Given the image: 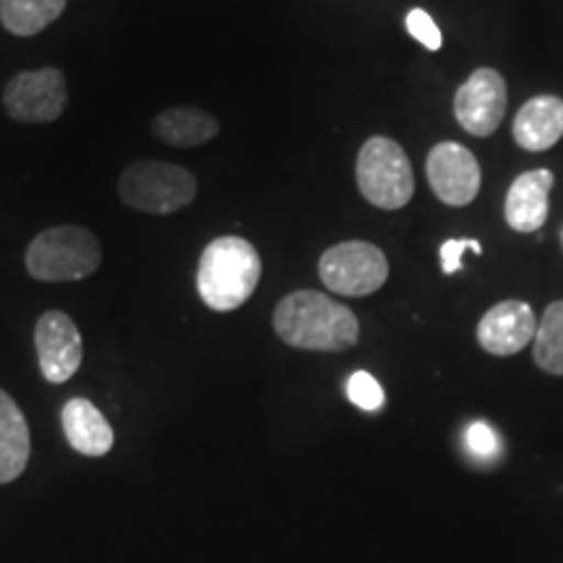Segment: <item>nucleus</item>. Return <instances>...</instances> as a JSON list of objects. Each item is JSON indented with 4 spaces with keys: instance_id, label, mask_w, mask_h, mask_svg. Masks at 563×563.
<instances>
[{
    "instance_id": "f257e3e1",
    "label": "nucleus",
    "mask_w": 563,
    "mask_h": 563,
    "mask_svg": "<svg viewBox=\"0 0 563 563\" xmlns=\"http://www.w3.org/2000/svg\"><path fill=\"white\" fill-rule=\"evenodd\" d=\"M274 332L295 350L342 352L361 340V323L347 306L316 290H295L274 311Z\"/></svg>"
},
{
    "instance_id": "f03ea898",
    "label": "nucleus",
    "mask_w": 563,
    "mask_h": 563,
    "mask_svg": "<svg viewBox=\"0 0 563 563\" xmlns=\"http://www.w3.org/2000/svg\"><path fill=\"white\" fill-rule=\"evenodd\" d=\"M262 269V256L245 238H214L199 258L196 290L211 311H238L256 292Z\"/></svg>"
},
{
    "instance_id": "7ed1b4c3",
    "label": "nucleus",
    "mask_w": 563,
    "mask_h": 563,
    "mask_svg": "<svg viewBox=\"0 0 563 563\" xmlns=\"http://www.w3.org/2000/svg\"><path fill=\"white\" fill-rule=\"evenodd\" d=\"M24 262L37 282H81L100 269L102 245L81 224H58L34 238Z\"/></svg>"
},
{
    "instance_id": "20e7f679",
    "label": "nucleus",
    "mask_w": 563,
    "mask_h": 563,
    "mask_svg": "<svg viewBox=\"0 0 563 563\" xmlns=\"http://www.w3.org/2000/svg\"><path fill=\"white\" fill-rule=\"evenodd\" d=\"M196 175L180 165L141 159L129 165L118 180V196L129 209L144 214H175L196 199Z\"/></svg>"
},
{
    "instance_id": "39448f33",
    "label": "nucleus",
    "mask_w": 563,
    "mask_h": 563,
    "mask_svg": "<svg viewBox=\"0 0 563 563\" xmlns=\"http://www.w3.org/2000/svg\"><path fill=\"white\" fill-rule=\"evenodd\" d=\"M355 175L363 199L378 209H402L415 194L410 157L394 139L373 136L365 141L357 154Z\"/></svg>"
},
{
    "instance_id": "423d86ee",
    "label": "nucleus",
    "mask_w": 563,
    "mask_h": 563,
    "mask_svg": "<svg viewBox=\"0 0 563 563\" xmlns=\"http://www.w3.org/2000/svg\"><path fill=\"white\" fill-rule=\"evenodd\" d=\"M319 277L334 295L365 298L389 279V262L378 245L365 241L336 243L321 256Z\"/></svg>"
},
{
    "instance_id": "0eeeda50",
    "label": "nucleus",
    "mask_w": 563,
    "mask_h": 563,
    "mask_svg": "<svg viewBox=\"0 0 563 563\" xmlns=\"http://www.w3.org/2000/svg\"><path fill=\"white\" fill-rule=\"evenodd\" d=\"M66 76L58 68L24 70L3 89V108L19 123H55L66 112Z\"/></svg>"
},
{
    "instance_id": "6e6552de",
    "label": "nucleus",
    "mask_w": 563,
    "mask_h": 563,
    "mask_svg": "<svg viewBox=\"0 0 563 563\" xmlns=\"http://www.w3.org/2000/svg\"><path fill=\"white\" fill-rule=\"evenodd\" d=\"M426 175L431 191L449 207H467L481 194V162L456 141H441L433 146L426 162Z\"/></svg>"
},
{
    "instance_id": "1a4fd4ad",
    "label": "nucleus",
    "mask_w": 563,
    "mask_h": 563,
    "mask_svg": "<svg viewBox=\"0 0 563 563\" xmlns=\"http://www.w3.org/2000/svg\"><path fill=\"white\" fill-rule=\"evenodd\" d=\"M506 81L498 70L477 68L467 81L456 89L454 115L460 125L473 136H490L498 131L506 115Z\"/></svg>"
},
{
    "instance_id": "9d476101",
    "label": "nucleus",
    "mask_w": 563,
    "mask_h": 563,
    "mask_svg": "<svg viewBox=\"0 0 563 563\" xmlns=\"http://www.w3.org/2000/svg\"><path fill=\"white\" fill-rule=\"evenodd\" d=\"M34 347L42 376L51 384H66L84 361L81 332L63 311H47L34 327Z\"/></svg>"
},
{
    "instance_id": "9b49d317",
    "label": "nucleus",
    "mask_w": 563,
    "mask_h": 563,
    "mask_svg": "<svg viewBox=\"0 0 563 563\" xmlns=\"http://www.w3.org/2000/svg\"><path fill=\"white\" fill-rule=\"evenodd\" d=\"M538 332V316L522 300H504L493 306L477 323V342L485 352L509 357L530 347Z\"/></svg>"
},
{
    "instance_id": "f8f14e48",
    "label": "nucleus",
    "mask_w": 563,
    "mask_h": 563,
    "mask_svg": "<svg viewBox=\"0 0 563 563\" xmlns=\"http://www.w3.org/2000/svg\"><path fill=\"white\" fill-rule=\"evenodd\" d=\"M551 170H530L519 175L506 194V222L517 232H534L548 220V196L553 188Z\"/></svg>"
},
{
    "instance_id": "ddd939ff",
    "label": "nucleus",
    "mask_w": 563,
    "mask_h": 563,
    "mask_svg": "<svg viewBox=\"0 0 563 563\" xmlns=\"http://www.w3.org/2000/svg\"><path fill=\"white\" fill-rule=\"evenodd\" d=\"M563 136V100L553 95L532 97L514 118V141L527 152H545Z\"/></svg>"
},
{
    "instance_id": "4468645a",
    "label": "nucleus",
    "mask_w": 563,
    "mask_h": 563,
    "mask_svg": "<svg viewBox=\"0 0 563 563\" xmlns=\"http://www.w3.org/2000/svg\"><path fill=\"white\" fill-rule=\"evenodd\" d=\"M60 420L74 452L84 456H104L115 443V433H112L108 418L89 399H68L60 412Z\"/></svg>"
},
{
    "instance_id": "2eb2a0df",
    "label": "nucleus",
    "mask_w": 563,
    "mask_h": 563,
    "mask_svg": "<svg viewBox=\"0 0 563 563\" xmlns=\"http://www.w3.org/2000/svg\"><path fill=\"white\" fill-rule=\"evenodd\" d=\"M32 454L30 426L11 394L0 389V485L16 481Z\"/></svg>"
},
{
    "instance_id": "dca6fc26",
    "label": "nucleus",
    "mask_w": 563,
    "mask_h": 563,
    "mask_svg": "<svg viewBox=\"0 0 563 563\" xmlns=\"http://www.w3.org/2000/svg\"><path fill=\"white\" fill-rule=\"evenodd\" d=\"M152 133L162 144L178 146V150H194V146L209 144L220 133V123L207 110L199 108H170L159 112L152 121Z\"/></svg>"
},
{
    "instance_id": "f3484780",
    "label": "nucleus",
    "mask_w": 563,
    "mask_h": 563,
    "mask_svg": "<svg viewBox=\"0 0 563 563\" xmlns=\"http://www.w3.org/2000/svg\"><path fill=\"white\" fill-rule=\"evenodd\" d=\"M66 11V0H0V24L16 37H32Z\"/></svg>"
},
{
    "instance_id": "a211bd4d",
    "label": "nucleus",
    "mask_w": 563,
    "mask_h": 563,
    "mask_svg": "<svg viewBox=\"0 0 563 563\" xmlns=\"http://www.w3.org/2000/svg\"><path fill=\"white\" fill-rule=\"evenodd\" d=\"M532 355L538 368L551 373V376H563V300L551 302L545 308L543 321H538Z\"/></svg>"
},
{
    "instance_id": "6ab92c4d",
    "label": "nucleus",
    "mask_w": 563,
    "mask_h": 563,
    "mask_svg": "<svg viewBox=\"0 0 563 563\" xmlns=\"http://www.w3.org/2000/svg\"><path fill=\"white\" fill-rule=\"evenodd\" d=\"M347 397L352 405H357L365 412H376L384 407V389L371 373L357 371L352 373L350 382H347Z\"/></svg>"
},
{
    "instance_id": "aec40b11",
    "label": "nucleus",
    "mask_w": 563,
    "mask_h": 563,
    "mask_svg": "<svg viewBox=\"0 0 563 563\" xmlns=\"http://www.w3.org/2000/svg\"><path fill=\"white\" fill-rule=\"evenodd\" d=\"M464 441H467V449L477 456V460H493V456L498 454V449H501V441H498L496 431L483 420H477L467 428Z\"/></svg>"
},
{
    "instance_id": "412c9836",
    "label": "nucleus",
    "mask_w": 563,
    "mask_h": 563,
    "mask_svg": "<svg viewBox=\"0 0 563 563\" xmlns=\"http://www.w3.org/2000/svg\"><path fill=\"white\" fill-rule=\"evenodd\" d=\"M407 32H410L422 47H428V51H439L443 45L441 30L435 26L431 13H426L422 9H412L407 13Z\"/></svg>"
},
{
    "instance_id": "4be33fe9",
    "label": "nucleus",
    "mask_w": 563,
    "mask_h": 563,
    "mask_svg": "<svg viewBox=\"0 0 563 563\" xmlns=\"http://www.w3.org/2000/svg\"><path fill=\"white\" fill-rule=\"evenodd\" d=\"M464 251L483 253V245L477 241H446L441 245V269L443 274H454L462 269Z\"/></svg>"
}]
</instances>
